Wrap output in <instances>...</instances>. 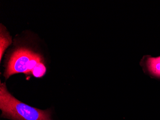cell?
<instances>
[{
	"label": "cell",
	"mask_w": 160,
	"mask_h": 120,
	"mask_svg": "<svg viewBox=\"0 0 160 120\" xmlns=\"http://www.w3.org/2000/svg\"><path fill=\"white\" fill-rule=\"evenodd\" d=\"M2 116L13 120H52L48 110L42 111L22 102L7 91L5 83L0 85Z\"/></svg>",
	"instance_id": "cell-1"
},
{
	"label": "cell",
	"mask_w": 160,
	"mask_h": 120,
	"mask_svg": "<svg viewBox=\"0 0 160 120\" xmlns=\"http://www.w3.org/2000/svg\"><path fill=\"white\" fill-rule=\"evenodd\" d=\"M6 28L1 25V38H0V53H1V61L2 59V55L5 50L12 43L11 37L8 32L6 30Z\"/></svg>",
	"instance_id": "cell-4"
},
{
	"label": "cell",
	"mask_w": 160,
	"mask_h": 120,
	"mask_svg": "<svg viewBox=\"0 0 160 120\" xmlns=\"http://www.w3.org/2000/svg\"><path fill=\"white\" fill-rule=\"evenodd\" d=\"M46 67L39 54L25 48L18 49L10 58L4 76L6 79L18 73L32 75L39 78L46 74Z\"/></svg>",
	"instance_id": "cell-2"
},
{
	"label": "cell",
	"mask_w": 160,
	"mask_h": 120,
	"mask_svg": "<svg viewBox=\"0 0 160 120\" xmlns=\"http://www.w3.org/2000/svg\"><path fill=\"white\" fill-rule=\"evenodd\" d=\"M140 65L151 76L160 78V56L154 57L150 55H144L141 59Z\"/></svg>",
	"instance_id": "cell-3"
}]
</instances>
